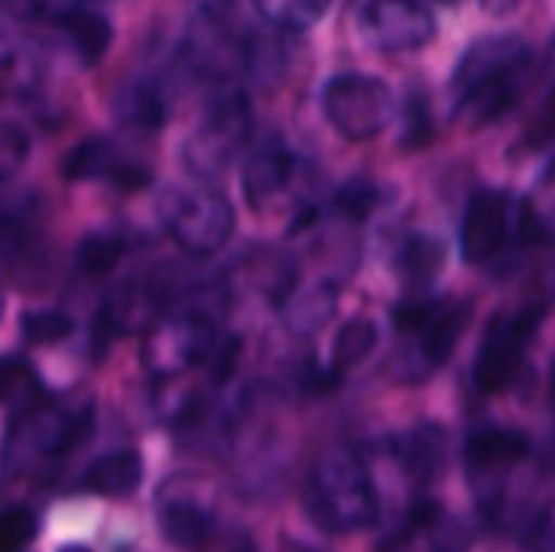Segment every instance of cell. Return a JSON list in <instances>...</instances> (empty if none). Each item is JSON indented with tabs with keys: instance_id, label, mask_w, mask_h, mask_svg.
Wrapping results in <instances>:
<instances>
[{
	"instance_id": "cell-1",
	"label": "cell",
	"mask_w": 555,
	"mask_h": 552,
	"mask_svg": "<svg viewBox=\"0 0 555 552\" xmlns=\"http://www.w3.org/2000/svg\"><path fill=\"white\" fill-rule=\"evenodd\" d=\"M530 72L533 49L527 39L514 33H494L472 42L449 78L455 120L468 130L501 120L524 98Z\"/></svg>"
},
{
	"instance_id": "cell-2",
	"label": "cell",
	"mask_w": 555,
	"mask_h": 552,
	"mask_svg": "<svg viewBox=\"0 0 555 552\" xmlns=\"http://www.w3.org/2000/svg\"><path fill=\"white\" fill-rule=\"evenodd\" d=\"M306 514L325 534H361L377 524V495L361 459L325 455L306 482Z\"/></svg>"
},
{
	"instance_id": "cell-3",
	"label": "cell",
	"mask_w": 555,
	"mask_h": 552,
	"mask_svg": "<svg viewBox=\"0 0 555 552\" xmlns=\"http://www.w3.org/2000/svg\"><path fill=\"white\" fill-rule=\"evenodd\" d=\"M159 221L189 257L218 254L234 234V208L211 185H166L156 198Z\"/></svg>"
},
{
	"instance_id": "cell-4",
	"label": "cell",
	"mask_w": 555,
	"mask_h": 552,
	"mask_svg": "<svg viewBox=\"0 0 555 552\" xmlns=\"http://www.w3.org/2000/svg\"><path fill=\"white\" fill-rule=\"evenodd\" d=\"M250 127L254 117L247 98L241 91H221L182 143L185 169L202 182L221 179L237 159V153L247 146Z\"/></svg>"
},
{
	"instance_id": "cell-5",
	"label": "cell",
	"mask_w": 555,
	"mask_h": 552,
	"mask_svg": "<svg viewBox=\"0 0 555 552\" xmlns=\"http://www.w3.org/2000/svg\"><path fill=\"white\" fill-rule=\"evenodd\" d=\"M325 120L345 140H374L387 130L397 114L393 88L367 72H341L332 75L319 94Z\"/></svg>"
},
{
	"instance_id": "cell-6",
	"label": "cell",
	"mask_w": 555,
	"mask_h": 552,
	"mask_svg": "<svg viewBox=\"0 0 555 552\" xmlns=\"http://www.w3.org/2000/svg\"><path fill=\"white\" fill-rule=\"evenodd\" d=\"M218 325L205 312H172L159 316L146 329L143 342V364L156 381H172L218 351Z\"/></svg>"
},
{
	"instance_id": "cell-7",
	"label": "cell",
	"mask_w": 555,
	"mask_h": 552,
	"mask_svg": "<svg viewBox=\"0 0 555 552\" xmlns=\"http://www.w3.org/2000/svg\"><path fill=\"white\" fill-rule=\"evenodd\" d=\"M540 322L543 306H520L511 312H498L491 319L475 355V384L481 394H501L514 384Z\"/></svg>"
},
{
	"instance_id": "cell-8",
	"label": "cell",
	"mask_w": 555,
	"mask_h": 552,
	"mask_svg": "<svg viewBox=\"0 0 555 552\" xmlns=\"http://www.w3.org/2000/svg\"><path fill=\"white\" fill-rule=\"evenodd\" d=\"M358 36L374 52L406 55L436 39V16L423 0H364L358 10Z\"/></svg>"
},
{
	"instance_id": "cell-9",
	"label": "cell",
	"mask_w": 555,
	"mask_h": 552,
	"mask_svg": "<svg viewBox=\"0 0 555 552\" xmlns=\"http://www.w3.org/2000/svg\"><path fill=\"white\" fill-rule=\"evenodd\" d=\"M530 455V439L517 429H504V426H485L475 429L465 442V468L475 488V498L481 501V508H494L501 498V478L517 468L524 459Z\"/></svg>"
},
{
	"instance_id": "cell-10",
	"label": "cell",
	"mask_w": 555,
	"mask_h": 552,
	"mask_svg": "<svg viewBox=\"0 0 555 552\" xmlns=\"http://www.w3.org/2000/svg\"><path fill=\"white\" fill-rule=\"evenodd\" d=\"M65 176L75 182H111L127 192L146 189L153 182L150 166L133 159L120 143L107 137H91L78 143L65 159Z\"/></svg>"
},
{
	"instance_id": "cell-11",
	"label": "cell",
	"mask_w": 555,
	"mask_h": 552,
	"mask_svg": "<svg viewBox=\"0 0 555 552\" xmlns=\"http://www.w3.org/2000/svg\"><path fill=\"white\" fill-rule=\"evenodd\" d=\"M299 172V156L280 140V137H267L244 163V198L247 205L263 215L267 208H273L293 185Z\"/></svg>"
},
{
	"instance_id": "cell-12",
	"label": "cell",
	"mask_w": 555,
	"mask_h": 552,
	"mask_svg": "<svg viewBox=\"0 0 555 552\" xmlns=\"http://www.w3.org/2000/svg\"><path fill=\"white\" fill-rule=\"evenodd\" d=\"M511 231V202L498 189H478L468 202L465 221H462V254L468 264H488L494 260Z\"/></svg>"
},
{
	"instance_id": "cell-13",
	"label": "cell",
	"mask_w": 555,
	"mask_h": 552,
	"mask_svg": "<svg viewBox=\"0 0 555 552\" xmlns=\"http://www.w3.org/2000/svg\"><path fill=\"white\" fill-rule=\"evenodd\" d=\"M94 416L88 407H42L23 423V442L39 459H59L91 436Z\"/></svg>"
},
{
	"instance_id": "cell-14",
	"label": "cell",
	"mask_w": 555,
	"mask_h": 552,
	"mask_svg": "<svg viewBox=\"0 0 555 552\" xmlns=\"http://www.w3.org/2000/svg\"><path fill=\"white\" fill-rule=\"evenodd\" d=\"M159 306H163V290L146 277H133L104 299L98 312V329L104 338L124 332H146L159 319Z\"/></svg>"
},
{
	"instance_id": "cell-15",
	"label": "cell",
	"mask_w": 555,
	"mask_h": 552,
	"mask_svg": "<svg viewBox=\"0 0 555 552\" xmlns=\"http://www.w3.org/2000/svg\"><path fill=\"white\" fill-rule=\"evenodd\" d=\"M468 322H472V303H465V299H436L429 319L413 332L423 374L439 371L452 358V351L459 348Z\"/></svg>"
},
{
	"instance_id": "cell-16",
	"label": "cell",
	"mask_w": 555,
	"mask_h": 552,
	"mask_svg": "<svg viewBox=\"0 0 555 552\" xmlns=\"http://www.w3.org/2000/svg\"><path fill=\"white\" fill-rule=\"evenodd\" d=\"M140 482H143V459L133 449L107 452L94 459L81 475V488L101 498H130L137 495Z\"/></svg>"
},
{
	"instance_id": "cell-17",
	"label": "cell",
	"mask_w": 555,
	"mask_h": 552,
	"mask_svg": "<svg viewBox=\"0 0 555 552\" xmlns=\"http://www.w3.org/2000/svg\"><path fill=\"white\" fill-rule=\"evenodd\" d=\"M166 94L153 78H130L114 94V114L124 127L133 130H159L166 124Z\"/></svg>"
},
{
	"instance_id": "cell-18",
	"label": "cell",
	"mask_w": 555,
	"mask_h": 552,
	"mask_svg": "<svg viewBox=\"0 0 555 552\" xmlns=\"http://www.w3.org/2000/svg\"><path fill=\"white\" fill-rule=\"evenodd\" d=\"M55 26L68 39L72 52L81 59V65H94V62L104 59V52L111 46V23H107V16L94 13L85 3V7H75V10L62 13L55 20Z\"/></svg>"
},
{
	"instance_id": "cell-19",
	"label": "cell",
	"mask_w": 555,
	"mask_h": 552,
	"mask_svg": "<svg viewBox=\"0 0 555 552\" xmlns=\"http://www.w3.org/2000/svg\"><path fill=\"white\" fill-rule=\"evenodd\" d=\"M211 511L192 498H176L159 508V534L179 550H198L211 537Z\"/></svg>"
},
{
	"instance_id": "cell-20",
	"label": "cell",
	"mask_w": 555,
	"mask_h": 552,
	"mask_svg": "<svg viewBox=\"0 0 555 552\" xmlns=\"http://www.w3.org/2000/svg\"><path fill=\"white\" fill-rule=\"evenodd\" d=\"M446 257H449V247H446L442 238L416 231V234L403 238V244L397 247L393 264H397V273L406 283L423 286V283H433L439 277V270L446 267Z\"/></svg>"
},
{
	"instance_id": "cell-21",
	"label": "cell",
	"mask_w": 555,
	"mask_h": 552,
	"mask_svg": "<svg viewBox=\"0 0 555 552\" xmlns=\"http://www.w3.org/2000/svg\"><path fill=\"white\" fill-rule=\"evenodd\" d=\"M393 452L410 475L429 482L446 462V433L439 426H416L393 439Z\"/></svg>"
},
{
	"instance_id": "cell-22",
	"label": "cell",
	"mask_w": 555,
	"mask_h": 552,
	"mask_svg": "<svg viewBox=\"0 0 555 552\" xmlns=\"http://www.w3.org/2000/svg\"><path fill=\"white\" fill-rule=\"evenodd\" d=\"M335 303H338V296H335V286H328V283H315L309 290H293L283 299V319L293 332L309 335L335 316Z\"/></svg>"
},
{
	"instance_id": "cell-23",
	"label": "cell",
	"mask_w": 555,
	"mask_h": 552,
	"mask_svg": "<svg viewBox=\"0 0 555 552\" xmlns=\"http://www.w3.org/2000/svg\"><path fill=\"white\" fill-rule=\"evenodd\" d=\"M377 338H380L377 322H371V319H364V316L345 322V325L338 329L335 342H332V368H328V371H332L335 377H341L345 371H354L358 364H364V361L374 355Z\"/></svg>"
},
{
	"instance_id": "cell-24",
	"label": "cell",
	"mask_w": 555,
	"mask_h": 552,
	"mask_svg": "<svg viewBox=\"0 0 555 552\" xmlns=\"http://www.w3.org/2000/svg\"><path fill=\"white\" fill-rule=\"evenodd\" d=\"M254 7L267 23L289 33H302L328 13L332 0H254Z\"/></svg>"
},
{
	"instance_id": "cell-25",
	"label": "cell",
	"mask_w": 555,
	"mask_h": 552,
	"mask_svg": "<svg viewBox=\"0 0 555 552\" xmlns=\"http://www.w3.org/2000/svg\"><path fill=\"white\" fill-rule=\"evenodd\" d=\"M127 244L120 234H111V231H91L78 251H75V270L81 277H104L117 267V260L124 257Z\"/></svg>"
},
{
	"instance_id": "cell-26",
	"label": "cell",
	"mask_w": 555,
	"mask_h": 552,
	"mask_svg": "<svg viewBox=\"0 0 555 552\" xmlns=\"http://www.w3.org/2000/svg\"><path fill=\"white\" fill-rule=\"evenodd\" d=\"M433 140V104L423 88H413L403 101L400 143L403 150H423Z\"/></svg>"
},
{
	"instance_id": "cell-27",
	"label": "cell",
	"mask_w": 555,
	"mask_h": 552,
	"mask_svg": "<svg viewBox=\"0 0 555 552\" xmlns=\"http://www.w3.org/2000/svg\"><path fill=\"white\" fill-rule=\"evenodd\" d=\"M72 329H75V322L59 309H33V312H23V319H20V332L29 345H55V342L68 338Z\"/></svg>"
},
{
	"instance_id": "cell-28",
	"label": "cell",
	"mask_w": 555,
	"mask_h": 552,
	"mask_svg": "<svg viewBox=\"0 0 555 552\" xmlns=\"http://www.w3.org/2000/svg\"><path fill=\"white\" fill-rule=\"evenodd\" d=\"M380 202V189L371 179H351L335 195V211L348 221H364Z\"/></svg>"
},
{
	"instance_id": "cell-29",
	"label": "cell",
	"mask_w": 555,
	"mask_h": 552,
	"mask_svg": "<svg viewBox=\"0 0 555 552\" xmlns=\"http://www.w3.org/2000/svg\"><path fill=\"white\" fill-rule=\"evenodd\" d=\"M29 159V133L13 120H0V182L13 179Z\"/></svg>"
},
{
	"instance_id": "cell-30",
	"label": "cell",
	"mask_w": 555,
	"mask_h": 552,
	"mask_svg": "<svg viewBox=\"0 0 555 552\" xmlns=\"http://www.w3.org/2000/svg\"><path fill=\"white\" fill-rule=\"evenodd\" d=\"M39 394V381L23 358H0V403L7 400H29Z\"/></svg>"
},
{
	"instance_id": "cell-31",
	"label": "cell",
	"mask_w": 555,
	"mask_h": 552,
	"mask_svg": "<svg viewBox=\"0 0 555 552\" xmlns=\"http://www.w3.org/2000/svg\"><path fill=\"white\" fill-rule=\"evenodd\" d=\"M39 521L26 508H10L0 514V552H20L36 540Z\"/></svg>"
},
{
	"instance_id": "cell-32",
	"label": "cell",
	"mask_w": 555,
	"mask_h": 552,
	"mask_svg": "<svg viewBox=\"0 0 555 552\" xmlns=\"http://www.w3.org/2000/svg\"><path fill=\"white\" fill-rule=\"evenodd\" d=\"M555 140V88L550 91L546 104L537 111V117L527 124V133H524V146L527 150H543Z\"/></svg>"
},
{
	"instance_id": "cell-33",
	"label": "cell",
	"mask_w": 555,
	"mask_h": 552,
	"mask_svg": "<svg viewBox=\"0 0 555 552\" xmlns=\"http://www.w3.org/2000/svg\"><path fill=\"white\" fill-rule=\"evenodd\" d=\"M16 10L23 13H33V16H49V20H59L62 13L75 10V7H85V0H10Z\"/></svg>"
},
{
	"instance_id": "cell-34",
	"label": "cell",
	"mask_w": 555,
	"mask_h": 552,
	"mask_svg": "<svg viewBox=\"0 0 555 552\" xmlns=\"http://www.w3.org/2000/svg\"><path fill=\"white\" fill-rule=\"evenodd\" d=\"M478 3H481V10H485L488 16L504 20V16H514L527 0H478Z\"/></svg>"
},
{
	"instance_id": "cell-35",
	"label": "cell",
	"mask_w": 555,
	"mask_h": 552,
	"mask_svg": "<svg viewBox=\"0 0 555 552\" xmlns=\"http://www.w3.org/2000/svg\"><path fill=\"white\" fill-rule=\"evenodd\" d=\"M16 59V42H13V33L0 23V72Z\"/></svg>"
},
{
	"instance_id": "cell-36",
	"label": "cell",
	"mask_w": 555,
	"mask_h": 552,
	"mask_svg": "<svg viewBox=\"0 0 555 552\" xmlns=\"http://www.w3.org/2000/svg\"><path fill=\"white\" fill-rule=\"evenodd\" d=\"M550 400H553V407H555V361H553V374H550Z\"/></svg>"
},
{
	"instance_id": "cell-37",
	"label": "cell",
	"mask_w": 555,
	"mask_h": 552,
	"mask_svg": "<svg viewBox=\"0 0 555 552\" xmlns=\"http://www.w3.org/2000/svg\"><path fill=\"white\" fill-rule=\"evenodd\" d=\"M62 552H91V550H88V547H65Z\"/></svg>"
},
{
	"instance_id": "cell-38",
	"label": "cell",
	"mask_w": 555,
	"mask_h": 552,
	"mask_svg": "<svg viewBox=\"0 0 555 552\" xmlns=\"http://www.w3.org/2000/svg\"><path fill=\"white\" fill-rule=\"evenodd\" d=\"M546 176H550V179H553V176H555V159H553V166L546 169Z\"/></svg>"
},
{
	"instance_id": "cell-39",
	"label": "cell",
	"mask_w": 555,
	"mask_h": 552,
	"mask_svg": "<svg viewBox=\"0 0 555 552\" xmlns=\"http://www.w3.org/2000/svg\"><path fill=\"white\" fill-rule=\"evenodd\" d=\"M0 316H3V293H0Z\"/></svg>"
},
{
	"instance_id": "cell-40",
	"label": "cell",
	"mask_w": 555,
	"mask_h": 552,
	"mask_svg": "<svg viewBox=\"0 0 555 552\" xmlns=\"http://www.w3.org/2000/svg\"><path fill=\"white\" fill-rule=\"evenodd\" d=\"M442 3H455V0H442Z\"/></svg>"
}]
</instances>
